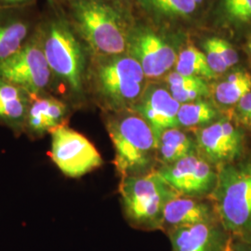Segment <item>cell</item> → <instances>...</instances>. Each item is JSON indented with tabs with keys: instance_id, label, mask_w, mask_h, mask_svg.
Listing matches in <instances>:
<instances>
[{
	"instance_id": "6da1fadb",
	"label": "cell",
	"mask_w": 251,
	"mask_h": 251,
	"mask_svg": "<svg viewBox=\"0 0 251 251\" xmlns=\"http://www.w3.org/2000/svg\"><path fill=\"white\" fill-rule=\"evenodd\" d=\"M36 28L54 78V92L61 88L80 96L87 81L86 56L77 36L57 0H47Z\"/></svg>"
},
{
	"instance_id": "7a4b0ae2",
	"label": "cell",
	"mask_w": 251,
	"mask_h": 251,
	"mask_svg": "<svg viewBox=\"0 0 251 251\" xmlns=\"http://www.w3.org/2000/svg\"><path fill=\"white\" fill-rule=\"evenodd\" d=\"M145 78L131 56L93 55L87 71L94 96L109 113L132 110L146 88Z\"/></svg>"
},
{
	"instance_id": "3957f363",
	"label": "cell",
	"mask_w": 251,
	"mask_h": 251,
	"mask_svg": "<svg viewBox=\"0 0 251 251\" xmlns=\"http://www.w3.org/2000/svg\"><path fill=\"white\" fill-rule=\"evenodd\" d=\"M106 129L115 149L114 164L121 177L155 171L157 142L150 126L137 112L110 113Z\"/></svg>"
},
{
	"instance_id": "277c9868",
	"label": "cell",
	"mask_w": 251,
	"mask_h": 251,
	"mask_svg": "<svg viewBox=\"0 0 251 251\" xmlns=\"http://www.w3.org/2000/svg\"><path fill=\"white\" fill-rule=\"evenodd\" d=\"M66 14L92 55H122L129 35L120 12L104 0H70Z\"/></svg>"
},
{
	"instance_id": "5b68a950",
	"label": "cell",
	"mask_w": 251,
	"mask_h": 251,
	"mask_svg": "<svg viewBox=\"0 0 251 251\" xmlns=\"http://www.w3.org/2000/svg\"><path fill=\"white\" fill-rule=\"evenodd\" d=\"M217 170L215 187L207 198L226 231L236 241L251 243V159Z\"/></svg>"
},
{
	"instance_id": "8992f818",
	"label": "cell",
	"mask_w": 251,
	"mask_h": 251,
	"mask_svg": "<svg viewBox=\"0 0 251 251\" xmlns=\"http://www.w3.org/2000/svg\"><path fill=\"white\" fill-rule=\"evenodd\" d=\"M119 193L127 221L135 227L146 230L161 229L165 206L179 196L156 170L121 177Z\"/></svg>"
},
{
	"instance_id": "52a82bcc",
	"label": "cell",
	"mask_w": 251,
	"mask_h": 251,
	"mask_svg": "<svg viewBox=\"0 0 251 251\" xmlns=\"http://www.w3.org/2000/svg\"><path fill=\"white\" fill-rule=\"evenodd\" d=\"M0 77L31 95H54V78L37 32L18 52L0 63Z\"/></svg>"
},
{
	"instance_id": "ba28073f",
	"label": "cell",
	"mask_w": 251,
	"mask_h": 251,
	"mask_svg": "<svg viewBox=\"0 0 251 251\" xmlns=\"http://www.w3.org/2000/svg\"><path fill=\"white\" fill-rule=\"evenodd\" d=\"M193 132L198 153L216 169L242 159L246 149L245 132L233 117H220Z\"/></svg>"
},
{
	"instance_id": "9c48e42d",
	"label": "cell",
	"mask_w": 251,
	"mask_h": 251,
	"mask_svg": "<svg viewBox=\"0 0 251 251\" xmlns=\"http://www.w3.org/2000/svg\"><path fill=\"white\" fill-rule=\"evenodd\" d=\"M50 135L51 159L65 176L79 178L101 166L100 152L84 135L66 125Z\"/></svg>"
},
{
	"instance_id": "30bf717a",
	"label": "cell",
	"mask_w": 251,
	"mask_h": 251,
	"mask_svg": "<svg viewBox=\"0 0 251 251\" xmlns=\"http://www.w3.org/2000/svg\"><path fill=\"white\" fill-rule=\"evenodd\" d=\"M156 171L178 195L190 198L208 197L218 177V170L198 152Z\"/></svg>"
},
{
	"instance_id": "8fae6325",
	"label": "cell",
	"mask_w": 251,
	"mask_h": 251,
	"mask_svg": "<svg viewBox=\"0 0 251 251\" xmlns=\"http://www.w3.org/2000/svg\"><path fill=\"white\" fill-rule=\"evenodd\" d=\"M127 50L142 66L145 77L150 79L164 76L177 62L173 48L148 29L129 35Z\"/></svg>"
},
{
	"instance_id": "7c38bea8",
	"label": "cell",
	"mask_w": 251,
	"mask_h": 251,
	"mask_svg": "<svg viewBox=\"0 0 251 251\" xmlns=\"http://www.w3.org/2000/svg\"><path fill=\"white\" fill-rule=\"evenodd\" d=\"M33 2L20 6H0V63L26 44L36 33L40 14Z\"/></svg>"
},
{
	"instance_id": "4fadbf2b",
	"label": "cell",
	"mask_w": 251,
	"mask_h": 251,
	"mask_svg": "<svg viewBox=\"0 0 251 251\" xmlns=\"http://www.w3.org/2000/svg\"><path fill=\"white\" fill-rule=\"evenodd\" d=\"M168 235L172 251H233L236 241L220 221L182 226Z\"/></svg>"
},
{
	"instance_id": "5bb4252c",
	"label": "cell",
	"mask_w": 251,
	"mask_h": 251,
	"mask_svg": "<svg viewBox=\"0 0 251 251\" xmlns=\"http://www.w3.org/2000/svg\"><path fill=\"white\" fill-rule=\"evenodd\" d=\"M180 103L171 96L168 89L157 85L147 86L132 110L150 126L157 139L165 129L179 127L177 116Z\"/></svg>"
},
{
	"instance_id": "9a60e30c",
	"label": "cell",
	"mask_w": 251,
	"mask_h": 251,
	"mask_svg": "<svg viewBox=\"0 0 251 251\" xmlns=\"http://www.w3.org/2000/svg\"><path fill=\"white\" fill-rule=\"evenodd\" d=\"M69 114L68 103L50 93L31 95L25 133L40 138L66 125Z\"/></svg>"
},
{
	"instance_id": "2e32d148",
	"label": "cell",
	"mask_w": 251,
	"mask_h": 251,
	"mask_svg": "<svg viewBox=\"0 0 251 251\" xmlns=\"http://www.w3.org/2000/svg\"><path fill=\"white\" fill-rule=\"evenodd\" d=\"M219 221L210 200L177 196L166 205L162 217L161 229L166 233L187 225Z\"/></svg>"
},
{
	"instance_id": "e0dca14e",
	"label": "cell",
	"mask_w": 251,
	"mask_h": 251,
	"mask_svg": "<svg viewBox=\"0 0 251 251\" xmlns=\"http://www.w3.org/2000/svg\"><path fill=\"white\" fill-rule=\"evenodd\" d=\"M31 94L0 77V124L16 134L25 132Z\"/></svg>"
},
{
	"instance_id": "ac0fdd59",
	"label": "cell",
	"mask_w": 251,
	"mask_h": 251,
	"mask_svg": "<svg viewBox=\"0 0 251 251\" xmlns=\"http://www.w3.org/2000/svg\"><path fill=\"white\" fill-rule=\"evenodd\" d=\"M197 152L198 146L194 132L190 133L183 128L165 129L157 139V163L161 166L173 164Z\"/></svg>"
},
{
	"instance_id": "d6986e66",
	"label": "cell",
	"mask_w": 251,
	"mask_h": 251,
	"mask_svg": "<svg viewBox=\"0 0 251 251\" xmlns=\"http://www.w3.org/2000/svg\"><path fill=\"white\" fill-rule=\"evenodd\" d=\"M209 90L216 104L234 107L246 94L251 92V75L243 69L234 70L222 80L214 83Z\"/></svg>"
},
{
	"instance_id": "ffe728a7",
	"label": "cell",
	"mask_w": 251,
	"mask_h": 251,
	"mask_svg": "<svg viewBox=\"0 0 251 251\" xmlns=\"http://www.w3.org/2000/svg\"><path fill=\"white\" fill-rule=\"evenodd\" d=\"M166 83L171 96L180 104L210 96L209 86L201 77L172 72L166 76Z\"/></svg>"
},
{
	"instance_id": "44dd1931",
	"label": "cell",
	"mask_w": 251,
	"mask_h": 251,
	"mask_svg": "<svg viewBox=\"0 0 251 251\" xmlns=\"http://www.w3.org/2000/svg\"><path fill=\"white\" fill-rule=\"evenodd\" d=\"M219 117L220 113L215 104L201 99L180 104L177 120L180 128L196 130L209 125Z\"/></svg>"
},
{
	"instance_id": "7402d4cb",
	"label": "cell",
	"mask_w": 251,
	"mask_h": 251,
	"mask_svg": "<svg viewBox=\"0 0 251 251\" xmlns=\"http://www.w3.org/2000/svg\"><path fill=\"white\" fill-rule=\"evenodd\" d=\"M176 71L184 75L198 76L206 80L215 79L214 73L208 66L206 54L195 47H189L181 51L175 64Z\"/></svg>"
},
{
	"instance_id": "603a6c76",
	"label": "cell",
	"mask_w": 251,
	"mask_h": 251,
	"mask_svg": "<svg viewBox=\"0 0 251 251\" xmlns=\"http://www.w3.org/2000/svg\"><path fill=\"white\" fill-rule=\"evenodd\" d=\"M149 4L159 13L186 17L192 14L196 9L198 3L195 0H147Z\"/></svg>"
},
{
	"instance_id": "cb8c5ba5",
	"label": "cell",
	"mask_w": 251,
	"mask_h": 251,
	"mask_svg": "<svg viewBox=\"0 0 251 251\" xmlns=\"http://www.w3.org/2000/svg\"><path fill=\"white\" fill-rule=\"evenodd\" d=\"M227 15L237 22L251 21V0H225Z\"/></svg>"
},
{
	"instance_id": "d4e9b609",
	"label": "cell",
	"mask_w": 251,
	"mask_h": 251,
	"mask_svg": "<svg viewBox=\"0 0 251 251\" xmlns=\"http://www.w3.org/2000/svg\"><path fill=\"white\" fill-rule=\"evenodd\" d=\"M206 41L215 49L218 53L221 55V57L224 59L225 63H227L229 68H232L238 63V54L229 42L219 37H212L207 39Z\"/></svg>"
},
{
	"instance_id": "484cf974",
	"label": "cell",
	"mask_w": 251,
	"mask_h": 251,
	"mask_svg": "<svg viewBox=\"0 0 251 251\" xmlns=\"http://www.w3.org/2000/svg\"><path fill=\"white\" fill-rule=\"evenodd\" d=\"M205 50H206L205 54H206V62L208 63V66L217 76L219 75L225 74L230 69L227 63H225L224 59L221 57V55L218 53L215 49L207 41L205 43Z\"/></svg>"
},
{
	"instance_id": "4316f807",
	"label": "cell",
	"mask_w": 251,
	"mask_h": 251,
	"mask_svg": "<svg viewBox=\"0 0 251 251\" xmlns=\"http://www.w3.org/2000/svg\"><path fill=\"white\" fill-rule=\"evenodd\" d=\"M34 2V0H0V6H20Z\"/></svg>"
},
{
	"instance_id": "83f0119b",
	"label": "cell",
	"mask_w": 251,
	"mask_h": 251,
	"mask_svg": "<svg viewBox=\"0 0 251 251\" xmlns=\"http://www.w3.org/2000/svg\"><path fill=\"white\" fill-rule=\"evenodd\" d=\"M233 251H251V243L235 241Z\"/></svg>"
},
{
	"instance_id": "f1b7e54d",
	"label": "cell",
	"mask_w": 251,
	"mask_h": 251,
	"mask_svg": "<svg viewBox=\"0 0 251 251\" xmlns=\"http://www.w3.org/2000/svg\"><path fill=\"white\" fill-rule=\"evenodd\" d=\"M195 1H196L198 4H199V3H201L203 0H195Z\"/></svg>"
},
{
	"instance_id": "f546056e",
	"label": "cell",
	"mask_w": 251,
	"mask_h": 251,
	"mask_svg": "<svg viewBox=\"0 0 251 251\" xmlns=\"http://www.w3.org/2000/svg\"><path fill=\"white\" fill-rule=\"evenodd\" d=\"M250 50H251V42H250Z\"/></svg>"
},
{
	"instance_id": "4dcf8cb0",
	"label": "cell",
	"mask_w": 251,
	"mask_h": 251,
	"mask_svg": "<svg viewBox=\"0 0 251 251\" xmlns=\"http://www.w3.org/2000/svg\"><path fill=\"white\" fill-rule=\"evenodd\" d=\"M250 131H251V128H250Z\"/></svg>"
}]
</instances>
